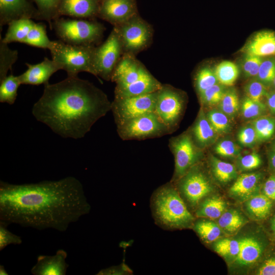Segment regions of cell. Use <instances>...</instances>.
<instances>
[{
    "mask_svg": "<svg viewBox=\"0 0 275 275\" xmlns=\"http://www.w3.org/2000/svg\"><path fill=\"white\" fill-rule=\"evenodd\" d=\"M100 2L101 0H61L58 16L93 18L98 16Z\"/></svg>",
    "mask_w": 275,
    "mask_h": 275,
    "instance_id": "cell-17",
    "label": "cell"
},
{
    "mask_svg": "<svg viewBox=\"0 0 275 275\" xmlns=\"http://www.w3.org/2000/svg\"><path fill=\"white\" fill-rule=\"evenodd\" d=\"M194 81L198 95L218 83L214 71L208 67H203L199 69L195 75Z\"/></svg>",
    "mask_w": 275,
    "mask_h": 275,
    "instance_id": "cell-35",
    "label": "cell"
},
{
    "mask_svg": "<svg viewBox=\"0 0 275 275\" xmlns=\"http://www.w3.org/2000/svg\"><path fill=\"white\" fill-rule=\"evenodd\" d=\"M151 207L157 224L165 229L190 227L195 220L177 188L171 182L153 193Z\"/></svg>",
    "mask_w": 275,
    "mask_h": 275,
    "instance_id": "cell-3",
    "label": "cell"
},
{
    "mask_svg": "<svg viewBox=\"0 0 275 275\" xmlns=\"http://www.w3.org/2000/svg\"><path fill=\"white\" fill-rule=\"evenodd\" d=\"M18 59V52L10 49L8 44L0 41V81L7 76Z\"/></svg>",
    "mask_w": 275,
    "mask_h": 275,
    "instance_id": "cell-36",
    "label": "cell"
},
{
    "mask_svg": "<svg viewBox=\"0 0 275 275\" xmlns=\"http://www.w3.org/2000/svg\"><path fill=\"white\" fill-rule=\"evenodd\" d=\"M214 72L218 83L227 87L232 86L239 75V70L236 65L228 61L219 63Z\"/></svg>",
    "mask_w": 275,
    "mask_h": 275,
    "instance_id": "cell-30",
    "label": "cell"
},
{
    "mask_svg": "<svg viewBox=\"0 0 275 275\" xmlns=\"http://www.w3.org/2000/svg\"><path fill=\"white\" fill-rule=\"evenodd\" d=\"M169 148L175 159V170L171 182L184 175L199 160L201 152L188 132L169 140Z\"/></svg>",
    "mask_w": 275,
    "mask_h": 275,
    "instance_id": "cell-11",
    "label": "cell"
},
{
    "mask_svg": "<svg viewBox=\"0 0 275 275\" xmlns=\"http://www.w3.org/2000/svg\"><path fill=\"white\" fill-rule=\"evenodd\" d=\"M37 5L40 20L47 21L52 29V22L59 18L58 11L61 0H33Z\"/></svg>",
    "mask_w": 275,
    "mask_h": 275,
    "instance_id": "cell-34",
    "label": "cell"
},
{
    "mask_svg": "<svg viewBox=\"0 0 275 275\" xmlns=\"http://www.w3.org/2000/svg\"><path fill=\"white\" fill-rule=\"evenodd\" d=\"M269 161L271 167L275 170V150L271 153Z\"/></svg>",
    "mask_w": 275,
    "mask_h": 275,
    "instance_id": "cell-53",
    "label": "cell"
},
{
    "mask_svg": "<svg viewBox=\"0 0 275 275\" xmlns=\"http://www.w3.org/2000/svg\"><path fill=\"white\" fill-rule=\"evenodd\" d=\"M263 251L261 244L253 237L241 239V246L238 255L234 262L240 266H248L256 262L260 257Z\"/></svg>",
    "mask_w": 275,
    "mask_h": 275,
    "instance_id": "cell-23",
    "label": "cell"
},
{
    "mask_svg": "<svg viewBox=\"0 0 275 275\" xmlns=\"http://www.w3.org/2000/svg\"><path fill=\"white\" fill-rule=\"evenodd\" d=\"M207 119L217 133L228 132L230 125L228 116L222 111L214 109L208 113Z\"/></svg>",
    "mask_w": 275,
    "mask_h": 275,
    "instance_id": "cell-39",
    "label": "cell"
},
{
    "mask_svg": "<svg viewBox=\"0 0 275 275\" xmlns=\"http://www.w3.org/2000/svg\"><path fill=\"white\" fill-rule=\"evenodd\" d=\"M123 54L121 41L117 28L114 26L106 40L96 46L94 68L96 77L106 81L111 80L113 72Z\"/></svg>",
    "mask_w": 275,
    "mask_h": 275,
    "instance_id": "cell-9",
    "label": "cell"
},
{
    "mask_svg": "<svg viewBox=\"0 0 275 275\" xmlns=\"http://www.w3.org/2000/svg\"><path fill=\"white\" fill-rule=\"evenodd\" d=\"M128 269L124 268V266H112L108 268L102 269L97 274L110 275V274H122L128 271Z\"/></svg>",
    "mask_w": 275,
    "mask_h": 275,
    "instance_id": "cell-51",
    "label": "cell"
},
{
    "mask_svg": "<svg viewBox=\"0 0 275 275\" xmlns=\"http://www.w3.org/2000/svg\"><path fill=\"white\" fill-rule=\"evenodd\" d=\"M258 140L263 141L269 139L275 130V120L263 117L256 119L253 124Z\"/></svg>",
    "mask_w": 275,
    "mask_h": 275,
    "instance_id": "cell-38",
    "label": "cell"
},
{
    "mask_svg": "<svg viewBox=\"0 0 275 275\" xmlns=\"http://www.w3.org/2000/svg\"><path fill=\"white\" fill-rule=\"evenodd\" d=\"M241 239L223 238L214 245V251L228 261H234L240 251Z\"/></svg>",
    "mask_w": 275,
    "mask_h": 275,
    "instance_id": "cell-33",
    "label": "cell"
},
{
    "mask_svg": "<svg viewBox=\"0 0 275 275\" xmlns=\"http://www.w3.org/2000/svg\"><path fill=\"white\" fill-rule=\"evenodd\" d=\"M243 51L260 57L275 54V33L266 31L257 33L244 46Z\"/></svg>",
    "mask_w": 275,
    "mask_h": 275,
    "instance_id": "cell-20",
    "label": "cell"
},
{
    "mask_svg": "<svg viewBox=\"0 0 275 275\" xmlns=\"http://www.w3.org/2000/svg\"><path fill=\"white\" fill-rule=\"evenodd\" d=\"M52 29L59 40L69 44L96 46L102 40L104 26L95 20L57 18Z\"/></svg>",
    "mask_w": 275,
    "mask_h": 275,
    "instance_id": "cell-5",
    "label": "cell"
},
{
    "mask_svg": "<svg viewBox=\"0 0 275 275\" xmlns=\"http://www.w3.org/2000/svg\"><path fill=\"white\" fill-rule=\"evenodd\" d=\"M265 109L263 103L255 102L246 97L241 104V111L244 118L252 119L261 115Z\"/></svg>",
    "mask_w": 275,
    "mask_h": 275,
    "instance_id": "cell-41",
    "label": "cell"
},
{
    "mask_svg": "<svg viewBox=\"0 0 275 275\" xmlns=\"http://www.w3.org/2000/svg\"><path fill=\"white\" fill-rule=\"evenodd\" d=\"M193 228L200 237L206 243L216 240L222 234V229L218 225L210 221H198L195 223Z\"/></svg>",
    "mask_w": 275,
    "mask_h": 275,
    "instance_id": "cell-32",
    "label": "cell"
},
{
    "mask_svg": "<svg viewBox=\"0 0 275 275\" xmlns=\"http://www.w3.org/2000/svg\"><path fill=\"white\" fill-rule=\"evenodd\" d=\"M0 274L1 275H8V274L4 266L2 265H0Z\"/></svg>",
    "mask_w": 275,
    "mask_h": 275,
    "instance_id": "cell-54",
    "label": "cell"
},
{
    "mask_svg": "<svg viewBox=\"0 0 275 275\" xmlns=\"http://www.w3.org/2000/svg\"><path fill=\"white\" fill-rule=\"evenodd\" d=\"M264 195L270 200H275V177H269L263 186Z\"/></svg>",
    "mask_w": 275,
    "mask_h": 275,
    "instance_id": "cell-50",
    "label": "cell"
},
{
    "mask_svg": "<svg viewBox=\"0 0 275 275\" xmlns=\"http://www.w3.org/2000/svg\"><path fill=\"white\" fill-rule=\"evenodd\" d=\"M215 152L220 156L227 157L236 156L240 152V147L231 140H226L219 142L215 147Z\"/></svg>",
    "mask_w": 275,
    "mask_h": 275,
    "instance_id": "cell-46",
    "label": "cell"
},
{
    "mask_svg": "<svg viewBox=\"0 0 275 275\" xmlns=\"http://www.w3.org/2000/svg\"><path fill=\"white\" fill-rule=\"evenodd\" d=\"M257 76L263 83L272 81L275 77V60L271 58L262 61Z\"/></svg>",
    "mask_w": 275,
    "mask_h": 275,
    "instance_id": "cell-44",
    "label": "cell"
},
{
    "mask_svg": "<svg viewBox=\"0 0 275 275\" xmlns=\"http://www.w3.org/2000/svg\"><path fill=\"white\" fill-rule=\"evenodd\" d=\"M138 14L136 0H101L97 17L115 26Z\"/></svg>",
    "mask_w": 275,
    "mask_h": 275,
    "instance_id": "cell-13",
    "label": "cell"
},
{
    "mask_svg": "<svg viewBox=\"0 0 275 275\" xmlns=\"http://www.w3.org/2000/svg\"><path fill=\"white\" fill-rule=\"evenodd\" d=\"M96 46L74 45L60 40L51 41L49 47L52 59L68 76H77L86 72L96 76L94 55Z\"/></svg>",
    "mask_w": 275,
    "mask_h": 275,
    "instance_id": "cell-4",
    "label": "cell"
},
{
    "mask_svg": "<svg viewBox=\"0 0 275 275\" xmlns=\"http://www.w3.org/2000/svg\"><path fill=\"white\" fill-rule=\"evenodd\" d=\"M67 257V253L62 249L53 256L39 255L31 272L34 275H65L69 266Z\"/></svg>",
    "mask_w": 275,
    "mask_h": 275,
    "instance_id": "cell-18",
    "label": "cell"
},
{
    "mask_svg": "<svg viewBox=\"0 0 275 275\" xmlns=\"http://www.w3.org/2000/svg\"><path fill=\"white\" fill-rule=\"evenodd\" d=\"M211 164L214 176L221 182H228L237 177L236 169L232 163L221 160L212 156Z\"/></svg>",
    "mask_w": 275,
    "mask_h": 275,
    "instance_id": "cell-31",
    "label": "cell"
},
{
    "mask_svg": "<svg viewBox=\"0 0 275 275\" xmlns=\"http://www.w3.org/2000/svg\"><path fill=\"white\" fill-rule=\"evenodd\" d=\"M261 176L259 173L241 175L230 187V195L239 201L247 200L256 194Z\"/></svg>",
    "mask_w": 275,
    "mask_h": 275,
    "instance_id": "cell-21",
    "label": "cell"
},
{
    "mask_svg": "<svg viewBox=\"0 0 275 275\" xmlns=\"http://www.w3.org/2000/svg\"><path fill=\"white\" fill-rule=\"evenodd\" d=\"M226 204L220 197L213 196L203 201L196 211L198 217L218 218L225 211Z\"/></svg>",
    "mask_w": 275,
    "mask_h": 275,
    "instance_id": "cell-25",
    "label": "cell"
},
{
    "mask_svg": "<svg viewBox=\"0 0 275 275\" xmlns=\"http://www.w3.org/2000/svg\"><path fill=\"white\" fill-rule=\"evenodd\" d=\"M8 226L6 223L0 221V251L8 245L20 244L22 243L21 237L9 231L7 229Z\"/></svg>",
    "mask_w": 275,
    "mask_h": 275,
    "instance_id": "cell-45",
    "label": "cell"
},
{
    "mask_svg": "<svg viewBox=\"0 0 275 275\" xmlns=\"http://www.w3.org/2000/svg\"><path fill=\"white\" fill-rule=\"evenodd\" d=\"M51 42L47 35L46 25L42 23H35L22 43L48 49Z\"/></svg>",
    "mask_w": 275,
    "mask_h": 275,
    "instance_id": "cell-29",
    "label": "cell"
},
{
    "mask_svg": "<svg viewBox=\"0 0 275 275\" xmlns=\"http://www.w3.org/2000/svg\"><path fill=\"white\" fill-rule=\"evenodd\" d=\"M185 99L183 94L170 85L162 84L157 91L154 113L168 127L174 131L182 116Z\"/></svg>",
    "mask_w": 275,
    "mask_h": 275,
    "instance_id": "cell-8",
    "label": "cell"
},
{
    "mask_svg": "<svg viewBox=\"0 0 275 275\" xmlns=\"http://www.w3.org/2000/svg\"><path fill=\"white\" fill-rule=\"evenodd\" d=\"M35 22L31 19H20L11 21L8 25V28L1 41L9 44L12 42L22 43L28 36Z\"/></svg>",
    "mask_w": 275,
    "mask_h": 275,
    "instance_id": "cell-24",
    "label": "cell"
},
{
    "mask_svg": "<svg viewBox=\"0 0 275 275\" xmlns=\"http://www.w3.org/2000/svg\"><path fill=\"white\" fill-rule=\"evenodd\" d=\"M267 104L271 111L275 113V92L267 95Z\"/></svg>",
    "mask_w": 275,
    "mask_h": 275,
    "instance_id": "cell-52",
    "label": "cell"
},
{
    "mask_svg": "<svg viewBox=\"0 0 275 275\" xmlns=\"http://www.w3.org/2000/svg\"><path fill=\"white\" fill-rule=\"evenodd\" d=\"M21 85L19 76L12 74L0 81V102L13 104L17 96V90Z\"/></svg>",
    "mask_w": 275,
    "mask_h": 275,
    "instance_id": "cell-28",
    "label": "cell"
},
{
    "mask_svg": "<svg viewBox=\"0 0 275 275\" xmlns=\"http://www.w3.org/2000/svg\"><path fill=\"white\" fill-rule=\"evenodd\" d=\"M245 223L246 219L243 215L234 209L225 211L218 220V225L221 229L230 234L238 231Z\"/></svg>",
    "mask_w": 275,
    "mask_h": 275,
    "instance_id": "cell-27",
    "label": "cell"
},
{
    "mask_svg": "<svg viewBox=\"0 0 275 275\" xmlns=\"http://www.w3.org/2000/svg\"><path fill=\"white\" fill-rule=\"evenodd\" d=\"M111 106L106 94L93 84L78 76H67L59 82L44 84L32 114L62 137L78 139L111 110Z\"/></svg>",
    "mask_w": 275,
    "mask_h": 275,
    "instance_id": "cell-2",
    "label": "cell"
},
{
    "mask_svg": "<svg viewBox=\"0 0 275 275\" xmlns=\"http://www.w3.org/2000/svg\"><path fill=\"white\" fill-rule=\"evenodd\" d=\"M39 19L38 9L27 0H0V28L20 19Z\"/></svg>",
    "mask_w": 275,
    "mask_h": 275,
    "instance_id": "cell-15",
    "label": "cell"
},
{
    "mask_svg": "<svg viewBox=\"0 0 275 275\" xmlns=\"http://www.w3.org/2000/svg\"><path fill=\"white\" fill-rule=\"evenodd\" d=\"M245 92L247 97L252 100L262 103V99L266 95V89L262 82L252 80L245 86Z\"/></svg>",
    "mask_w": 275,
    "mask_h": 275,
    "instance_id": "cell-43",
    "label": "cell"
},
{
    "mask_svg": "<svg viewBox=\"0 0 275 275\" xmlns=\"http://www.w3.org/2000/svg\"><path fill=\"white\" fill-rule=\"evenodd\" d=\"M116 26L121 41L123 53L135 56L151 44L153 38L152 25L138 14Z\"/></svg>",
    "mask_w": 275,
    "mask_h": 275,
    "instance_id": "cell-6",
    "label": "cell"
},
{
    "mask_svg": "<svg viewBox=\"0 0 275 275\" xmlns=\"http://www.w3.org/2000/svg\"><path fill=\"white\" fill-rule=\"evenodd\" d=\"M120 138L125 141L143 140L171 133L154 112L146 114L117 126Z\"/></svg>",
    "mask_w": 275,
    "mask_h": 275,
    "instance_id": "cell-7",
    "label": "cell"
},
{
    "mask_svg": "<svg viewBox=\"0 0 275 275\" xmlns=\"http://www.w3.org/2000/svg\"><path fill=\"white\" fill-rule=\"evenodd\" d=\"M149 73L135 56L123 53L113 72L111 80L115 82L116 86H125L136 81Z\"/></svg>",
    "mask_w": 275,
    "mask_h": 275,
    "instance_id": "cell-14",
    "label": "cell"
},
{
    "mask_svg": "<svg viewBox=\"0 0 275 275\" xmlns=\"http://www.w3.org/2000/svg\"><path fill=\"white\" fill-rule=\"evenodd\" d=\"M157 96V91L135 96L114 98L111 111L116 126L140 116L154 112Z\"/></svg>",
    "mask_w": 275,
    "mask_h": 275,
    "instance_id": "cell-10",
    "label": "cell"
},
{
    "mask_svg": "<svg viewBox=\"0 0 275 275\" xmlns=\"http://www.w3.org/2000/svg\"><path fill=\"white\" fill-rule=\"evenodd\" d=\"M261 164L260 156L255 153L241 156L239 159L240 168L243 170H252L259 167Z\"/></svg>",
    "mask_w": 275,
    "mask_h": 275,
    "instance_id": "cell-48",
    "label": "cell"
},
{
    "mask_svg": "<svg viewBox=\"0 0 275 275\" xmlns=\"http://www.w3.org/2000/svg\"><path fill=\"white\" fill-rule=\"evenodd\" d=\"M162 84L150 72L136 81L125 86H116L115 98H121L141 95L158 91Z\"/></svg>",
    "mask_w": 275,
    "mask_h": 275,
    "instance_id": "cell-19",
    "label": "cell"
},
{
    "mask_svg": "<svg viewBox=\"0 0 275 275\" xmlns=\"http://www.w3.org/2000/svg\"><path fill=\"white\" fill-rule=\"evenodd\" d=\"M261 57L244 54L242 61V69L247 77L257 76L262 62Z\"/></svg>",
    "mask_w": 275,
    "mask_h": 275,
    "instance_id": "cell-42",
    "label": "cell"
},
{
    "mask_svg": "<svg viewBox=\"0 0 275 275\" xmlns=\"http://www.w3.org/2000/svg\"><path fill=\"white\" fill-rule=\"evenodd\" d=\"M273 81L274 85L275 86V77H274V79H273Z\"/></svg>",
    "mask_w": 275,
    "mask_h": 275,
    "instance_id": "cell-56",
    "label": "cell"
},
{
    "mask_svg": "<svg viewBox=\"0 0 275 275\" xmlns=\"http://www.w3.org/2000/svg\"><path fill=\"white\" fill-rule=\"evenodd\" d=\"M224 87L217 83L199 95L202 103L210 105L219 103L226 91Z\"/></svg>",
    "mask_w": 275,
    "mask_h": 275,
    "instance_id": "cell-40",
    "label": "cell"
},
{
    "mask_svg": "<svg viewBox=\"0 0 275 275\" xmlns=\"http://www.w3.org/2000/svg\"><path fill=\"white\" fill-rule=\"evenodd\" d=\"M196 165L177 181L179 193L192 206L197 205L212 190L207 177Z\"/></svg>",
    "mask_w": 275,
    "mask_h": 275,
    "instance_id": "cell-12",
    "label": "cell"
},
{
    "mask_svg": "<svg viewBox=\"0 0 275 275\" xmlns=\"http://www.w3.org/2000/svg\"><path fill=\"white\" fill-rule=\"evenodd\" d=\"M221 110L229 117H233L239 109V99L236 91L233 89L226 90L219 102Z\"/></svg>",
    "mask_w": 275,
    "mask_h": 275,
    "instance_id": "cell-37",
    "label": "cell"
},
{
    "mask_svg": "<svg viewBox=\"0 0 275 275\" xmlns=\"http://www.w3.org/2000/svg\"><path fill=\"white\" fill-rule=\"evenodd\" d=\"M238 139L240 143L244 146L253 145L258 140L254 127L249 126L241 128L238 132Z\"/></svg>",
    "mask_w": 275,
    "mask_h": 275,
    "instance_id": "cell-47",
    "label": "cell"
},
{
    "mask_svg": "<svg viewBox=\"0 0 275 275\" xmlns=\"http://www.w3.org/2000/svg\"><path fill=\"white\" fill-rule=\"evenodd\" d=\"M90 209L82 184L72 176L22 184L0 182V221L8 225L64 232Z\"/></svg>",
    "mask_w": 275,
    "mask_h": 275,
    "instance_id": "cell-1",
    "label": "cell"
},
{
    "mask_svg": "<svg viewBox=\"0 0 275 275\" xmlns=\"http://www.w3.org/2000/svg\"><path fill=\"white\" fill-rule=\"evenodd\" d=\"M188 132L198 148L209 145L215 139L217 133L202 111L199 112L190 131Z\"/></svg>",
    "mask_w": 275,
    "mask_h": 275,
    "instance_id": "cell-22",
    "label": "cell"
},
{
    "mask_svg": "<svg viewBox=\"0 0 275 275\" xmlns=\"http://www.w3.org/2000/svg\"><path fill=\"white\" fill-rule=\"evenodd\" d=\"M272 229L275 233V216L273 217L272 222Z\"/></svg>",
    "mask_w": 275,
    "mask_h": 275,
    "instance_id": "cell-55",
    "label": "cell"
},
{
    "mask_svg": "<svg viewBox=\"0 0 275 275\" xmlns=\"http://www.w3.org/2000/svg\"><path fill=\"white\" fill-rule=\"evenodd\" d=\"M259 275H275V257L267 260L257 271Z\"/></svg>",
    "mask_w": 275,
    "mask_h": 275,
    "instance_id": "cell-49",
    "label": "cell"
},
{
    "mask_svg": "<svg viewBox=\"0 0 275 275\" xmlns=\"http://www.w3.org/2000/svg\"><path fill=\"white\" fill-rule=\"evenodd\" d=\"M246 208L249 213L258 219L265 218L271 208V201L265 195L255 194L246 200Z\"/></svg>",
    "mask_w": 275,
    "mask_h": 275,
    "instance_id": "cell-26",
    "label": "cell"
},
{
    "mask_svg": "<svg viewBox=\"0 0 275 275\" xmlns=\"http://www.w3.org/2000/svg\"><path fill=\"white\" fill-rule=\"evenodd\" d=\"M28 69L19 76L21 85L38 86L48 82L51 75L59 70V66L52 60L44 58L37 64L26 63Z\"/></svg>",
    "mask_w": 275,
    "mask_h": 275,
    "instance_id": "cell-16",
    "label": "cell"
}]
</instances>
